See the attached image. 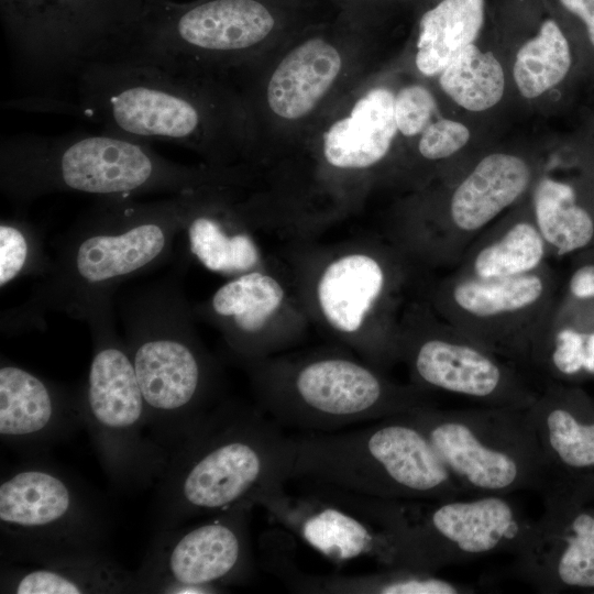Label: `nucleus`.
Here are the masks:
<instances>
[{
    "label": "nucleus",
    "mask_w": 594,
    "mask_h": 594,
    "mask_svg": "<svg viewBox=\"0 0 594 594\" xmlns=\"http://www.w3.org/2000/svg\"><path fill=\"white\" fill-rule=\"evenodd\" d=\"M535 170L525 157L490 153L439 196L408 206L402 241L428 268H454L470 244L532 188Z\"/></svg>",
    "instance_id": "nucleus-12"
},
{
    "label": "nucleus",
    "mask_w": 594,
    "mask_h": 594,
    "mask_svg": "<svg viewBox=\"0 0 594 594\" xmlns=\"http://www.w3.org/2000/svg\"><path fill=\"white\" fill-rule=\"evenodd\" d=\"M211 92L199 74L116 59L80 72L64 108L103 132L190 147L218 164L224 158L216 144L223 119L215 116L222 109L211 105Z\"/></svg>",
    "instance_id": "nucleus-7"
},
{
    "label": "nucleus",
    "mask_w": 594,
    "mask_h": 594,
    "mask_svg": "<svg viewBox=\"0 0 594 594\" xmlns=\"http://www.w3.org/2000/svg\"><path fill=\"white\" fill-rule=\"evenodd\" d=\"M549 256V248L528 206L487 227L452 272L476 278L510 277L540 268Z\"/></svg>",
    "instance_id": "nucleus-23"
},
{
    "label": "nucleus",
    "mask_w": 594,
    "mask_h": 594,
    "mask_svg": "<svg viewBox=\"0 0 594 594\" xmlns=\"http://www.w3.org/2000/svg\"><path fill=\"white\" fill-rule=\"evenodd\" d=\"M290 480L383 498L447 499L454 477L407 414L334 432H295Z\"/></svg>",
    "instance_id": "nucleus-8"
},
{
    "label": "nucleus",
    "mask_w": 594,
    "mask_h": 594,
    "mask_svg": "<svg viewBox=\"0 0 594 594\" xmlns=\"http://www.w3.org/2000/svg\"><path fill=\"white\" fill-rule=\"evenodd\" d=\"M407 415L425 431L453 477L477 491L494 493L520 484L522 469L517 458L488 446L468 422L432 406Z\"/></svg>",
    "instance_id": "nucleus-20"
},
{
    "label": "nucleus",
    "mask_w": 594,
    "mask_h": 594,
    "mask_svg": "<svg viewBox=\"0 0 594 594\" xmlns=\"http://www.w3.org/2000/svg\"><path fill=\"white\" fill-rule=\"evenodd\" d=\"M210 189L145 202L99 198L56 237L50 271L25 301L3 312L1 331L40 330L52 311L86 321L96 310L113 306L124 283L170 257L177 237Z\"/></svg>",
    "instance_id": "nucleus-1"
},
{
    "label": "nucleus",
    "mask_w": 594,
    "mask_h": 594,
    "mask_svg": "<svg viewBox=\"0 0 594 594\" xmlns=\"http://www.w3.org/2000/svg\"><path fill=\"white\" fill-rule=\"evenodd\" d=\"M584 370L594 373V332L586 337Z\"/></svg>",
    "instance_id": "nucleus-37"
},
{
    "label": "nucleus",
    "mask_w": 594,
    "mask_h": 594,
    "mask_svg": "<svg viewBox=\"0 0 594 594\" xmlns=\"http://www.w3.org/2000/svg\"><path fill=\"white\" fill-rule=\"evenodd\" d=\"M587 333L553 319L541 364L549 358L554 370L572 375L584 370Z\"/></svg>",
    "instance_id": "nucleus-32"
},
{
    "label": "nucleus",
    "mask_w": 594,
    "mask_h": 594,
    "mask_svg": "<svg viewBox=\"0 0 594 594\" xmlns=\"http://www.w3.org/2000/svg\"><path fill=\"white\" fill-rule=\"evenodd\" d=\"M251 504L206 520L157 530L140 568L138 593L217 594L254 573Z\"/></svg>",
    "instance_id": "nucleus-14"
},
{
    "label": "nucleus",
    "mask_w": 594,
    "mask_h": 594,
    "mask_svg": "<svg viewBox=\"0 0 594 594\" xmlns=\"http://www.w3.org/2000/svg\"><path fill=\"white\" fill-rule=\"evenodd\" d=\"M437 110L432 94L420 85L402 88L394 100L397 130L405 136L421 133L430 123Z\"/></svg>",
    "instance_id": "nucleus-33"
},
{
    "label": "nucleus",
    "mask_w": 594,
    "mask_h": 594,
    "mask_svg": "<svg viewBox=\"0 0 594 594\" xmlns=\"http://www.w3.org/2000/svg\"><path fill=\"white\" fill-rule=\"evenodd\" d=\"M442 90L469 111H484L503 97L505 74L491 52H482L475 43L462 48L440 73Z\"/></svg>",
    "instance_id": "nucleus-28"
},
{
    "label": "nucleus",
    "mask_w": 594,
    "mask_h": 594,
    "mask_svg": "<svg viewBox=\"0 0 594 594\" xmlns=\"http://www.w3.org/2000/svg\"><path fill=\"white\" fill-rule=\"evenodd\" d=\"M534 413L542 420L543 438L564 464L594 465V424H580L570 411L548 405L543 397L534 400Z\"/></svg>",
    "instance_id": "nucleus-30"
},
{
    "label": "nucleus",
    "mask_w": 594,
    "mask_h": 594,
    "mask_svg": "<svg viewBox=\"0 0 594 594\" xmlns=\"http://www.w3.org/2000/svg\"><path fill=\"white\" fill-rule=\"evenodd\" d=\"M86 323L92 354L78 387L82 427L113 487L123 492L146 488L157 482L168 455L151 436L134 366L117 331L114 306L96 310Z\"/></svg>",
    "instance_id": "nucleus-9"
},
{
    "label": "nucleus",
    "mask_w": 594,
    "mask_h": 594,
    "mask_svg": "<svg viewBox=\"0 0 594 594\" xmlns=\"http://www.w3.org/2000/svg\"><path fill=\"white\" fill-rule=\"evenodd\" d=\"M399 361L411 384L490 403L535 400L512 361L473 340L436 314L424 296L411 297L399 328Z\"/></svg>",
    "instance_id": "nucleus-13"
},
{
    "label": "nucleus",
    "mask_w": 594,
    "mask_h": 594,
    "mask_svg": "<svg viewBox=\"0 0 594 594\" xmlns=\"http://www.w3.org/2000/svg\"><path fill=\"white\" fill-rule=\"evenodd\" d=\"M486 0H438L418 22L416 66L426 76L440 74L454 56L475 42L486 20Z\"/></svg>",
    "instance_id": "nucleus-25"
},
{
    "label": "nucleus",
    "mask_w": 594,
    "mask_h": 594,
    "mask_svg": "<svg viewBox=\"0 0 594 594\" xmlns=\"http://www.w3.org/2000/svg\"><path fill=\"white\" fill-rule=\"evenodd\" d=\"M52 255L45 250L42 230L22 216L0 223V287L25 276H44Z\"/></svg>",
    "instance_id": "nucleus-29"
},
{
    "label": "nucleus",
    "mask_w": 594,
    "mask_h": 594,
    "mask_svg": "<svg viewBox=\"0 0 594 594\" xmlns=\"http://www.w3.org/2000/svg\"><path fill=\"white\" fill-rule=\"evenodd\" d=\"M80 427L78 388L72 389L7 360L0 364V438L30 458Z\"/></svg>",
    "instance_id": "nucleus-18"
},
{
    "label": "nucleus",
    "mask_w": 594,
    "mask_h": 594,
    "mask_svg": "<svg viewBox=\"0 0 594 594\" xmlns=\"http://www.w3.org/2000/svg\"><path fill=\"white\" fill-rule=\"evenodd\" d=\"M557 563V574L566 585L594 587V516L580 514Z\"/></svg>",
    "instance_id": "nucleus-31"
},
{
    "label": "nucleus",
    "mask_w": 594,
    "mask_h": 594,
    "mask_svg": "<svg viewBox=\"0 0 594 594\" xmlns=\"http://www.w3.org/2000/svg\"><path fill=\"white\" fill-rule=\"evenodd\" d=\"M242 180L235 169L186 166L145 142L103 131L23 134L2 140L0 145V189L18 206L53 193L98 198L170 196Z\"/></svg>",
    "instance_id": "nucleus-4"
},
{
    "label": "nucleus",
    "mask_w": 594,
    "mask_h": 594,
    "mask_svg": "<svg viewBox=\"0 0 594 594\" xmlns=\"http://www.w3.org/2000/svg\"><path fill=\"white\" fill-rule=\"evenodd\" d=\"M292 435L255 405L224 397L169 452L154 503L157 530L243 504L292 476Z\"/></svg>",
    "instance_id": "nucleus-2"
},
{
    "label": "nucleus",
    "mask_w": 594,
    "mask_h": 594,
    "mask_svg": "<svg viewBox=\"0 0 594 594\" xmlns=\"http://www.w3.org/2000/svg\"><path fill=\"white\" fill-rule=\"evenodd\" d=\"M282 23L273 0H204L167 22L144 26L118 59H133L199 74L258 46ZM116 61V59H114Z\"/></svg>",
    "instance_id": "nucleus-16"
},
{
    "label": "nucleus",
    "mask_w": 594,
    "mask_h": 594,
    "mask_svg": "<svg viewBox=\"0 0 594 594\" xmlns=\"http://www.w3.org/2000/svg\"><path fill=\"white\" fill-rule=\"evenodd\" d=\"M395 96L385 87L365 92L349 116L324 133L322 158L326 167L343 175H359L381 164L397 133Z\"/></svg>",
    "instance_id": "nucleus-22"
},
{
    "label": "nucleus",
    "mask_w": 594,
    "mask_h": 594,
    "mask_svg": "<svg viewBox=\"0 0 594 594\" xmlns=\"http://www.w3.org/2000/svg\"><path fill=\"white\" fill-rule=\"evenodd\" d=\"M469 140L468 127L454 120L439 119L421 132L418 153L429 163L441 162L460 152Z\"/></svg>",
    "instance_id": "nucleus-34"
},
{
    "label": "nucleus",
    "mask_w": 594,
    "mask_h": 594,
    "mask_svg": "<svg viewBox=\"0 0 594 594\" xmlns=\"http://www.w3.org/2000/svg\"><path fill=\"white\" fill-rule=\"evenodd\" d=\"M416 268L386 238H361L295 252L289 274L310 323L385 372Z\"/></svg>",
    "instance_id": "nucleus-5"
},
{
    "label": "nucleus",
    "mask_w": 594,
    "mask_h": 594,
    "mask_svg": "<svg viewBox=\"0 0 594 594\" xmlns=\"http://www.w3.org/2000/svg\"><path fill=\"white\" fill-rule=\"evenodd\" d=\"M341 68L337 47L323 37H310L293 48L273 72L266 88L267 105L279 118L301 119L329 91Z\"/></svg>",
    "instance_id": "nucleus-24"
},
{
    "label": "nucleus",
    "mask_w": 594,
    "mask_h": 594,
    "mask_svg": "<svg viewBox=\"0 0 594 594\" xmlns=\"http://www.w3.org/2000/svg\"><path fill=\"white\" fill-rule=\"evenodd\" d=\"M557 13L569 21L594 50V0H552Z\"/></svg>",
    "instance_id": "nucleus-35"
},
{
    "label": "nucleus",
    "mask_w": 594,
    "mask_h": 594,
    "mask_svg": "<svg viewBox=\"0 0 594 594\" xmlns=\"http://www.w3.org/2000/svg\"><path fill=\"white\" fill-rule=\"evenodd\" d=\"M530 206L550 255L564 256L592 243L594 217L581 204L573 184L549 175L539 176L531 188Z\"/></svg>",
    "instance_id": "nucleus-26"
},
{
    "label": "nucleus",
    "mask_w": 594,
    "mask_h": 594,
    "mask_svg": "<svg viewBox=\"0 0 594 594\" xmlns=\"http://www.w3.org/2000/svg\"><path fill=\"white\" fill-rule=\"evenodd\" d=\"M0 593H138V579L106 550L75 552L31 563H1Z\"/></svg>",
    "instance_id": "nucleus-21"
},
{
    "label": "nucleus",
    "mask_w": 594,
    "mask_h": 594,
    "mask_svg": "<svg viewBox=\"0 0 594 594\" xmlns=\"http://www.w3.org/2000/svg\"><path fill=\"white\" fill-rule=\"evenodd\" d=\"M254 405L285 430L334 432L431 406L344 346L279 353L238 364Z\"/></svg>",
    "instance_id": "nucleus-6"
},
{
    "label": "nucleus",
    "mask_w": 594,
    "mask_h": 594,
    "mask_svg": "<svg viewBox=\"0 0 594 594\" xmlns=\"http://www.w3.org/2000/svg\"><path fill=\"white\" fill-rule=\"evenodd\" d=\"M193 309L220 332L237 364L286 352L310 324L289 271L275 264L230 277Z\"/></svg>",
    "instance_id": "nucleus-15"
},
{
    "label": "nucleus",
    "mask_w": 594,
    "mask_h": 594,
    "mask_svg": "<svg viewBox=\"0 0 594 594\" xmlns=\"http://www.w3.org/2000/svg\"><path fill=\"white\" fill-rule=\"evenodd\" d=\"M557 289L547 263L503 278L451 272L428 284L422 296L443 320L496 354L540 365L559 308Z\"/></svg>",
    "instance_id": "nucleus-11"
},
{
    "label": "nucleus",
    "mask_w": 594,
    "mask_h": 594,
    "mask_svg": "<svg viewBox=\"0 0 594 594\" xmlns=\"http://www.w3.org/2000/svg\"><path fill=\"white\" fill-rule=\"evenodd\" d=\"M568 288L574 298H594V263L579 266L571 275Z\"/></svg>",
    "instance_id": "nucleus-36"
},
{
    "label": "nucleus",
    "mask_w": 594,
    "mask_h": 594,
    "mask_svg": "<svg viewBox=\"0 0 594 594\" xmlns=\"http://www.w3.org/2000/svg\"><path fill=\"white\" fill-rule=\"evenodd\" d=\"M110 524L102 496L63 468L35 457L1 474V563L106 550Z\"/></svg>",
    "instance_id": "nucleus-10"
},
{
    "label": "nucleus",
    "mask_w": 594,
    "mask_h": 594,
    "mask_svg": "<svg viewBox=\"0 0 594 594\" xmlns=\"http://www.w3.org/2000/svg\"><path fill=\"white\" fill-rule=\"evenodd\" d=\"M573 65L566 31L554 16L539 20L536 33L517 52L513 76L520 95L534 99L561 84Z\"/></svg>",
    "instance_id": "nucleus-27"
},
{
    "label": "nucleus",
    "mask_w": 594,
    "mask_h": 594,
    "mask_svg": "<svg viewBox=\"0 0 594 594\" xmlns=\"http://www.w3.org/2000/svg\"><path fill=\"white\" fill-rule=\"evenodd\" d=\"M285 486L263 494L255 505L331 561L371 558L391 568L426 571L416 551L392 530L312 494L290 495Z\"/></svg>",
    "instance_id": "nucleus-17"
},
{
    "label": "nucleus",
    "mask_w": 594,
    "mask_h": 594,
    "mask_svg": "<svg viewBox=\"0 0 594 594\" xmlns=\"http://www.w3.org/2000/svg\"><path fill=\"white\" fill-rule=\"evenodd\" d=\"M187 257L117 298L151 436L167 455L226 396L223 371L201 341L183 279Z\"/></svg>",
    "instance_id": "nucleus-3"
},
{
    "label": "nucleus",
    "mask_w": 594,
    "mask_h": 594,
    "mask_svg": "<svg viewBox=\"0 0 594 594\" xmlns=\"http://www.w3.org/2000/svg\"><path fill=\"white\" fill-rule=\"evenodd\" d=\"M229 189H210L183 233L189 254L204 267L233 277L274 263L257 239V231L270 229L249 205L231 204Z\"/></svg>",
    "instance_id": "nucleus-19"
}]
</instances>
